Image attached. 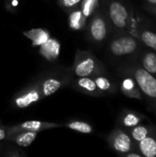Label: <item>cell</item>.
I'll return each instance as SVG.
<instances>
[{"mask_svg":"<svg viewBox=\"0 0 156 157\" xmlns=\"http://www.w3.org/2000/svg\"><path fill=\"white\" fill-rule=\"evenodd\" d=\"M138 119L133 114H128L124 119V123L127 126H134L138 123Z\"/></svg>","mask_w":156,"mask_h":157,"instance_id":"7402d4cb","label":"cell"},{"mask_svg":"<svg viewBox=\"0 0 156 157\" xmlns=\"http://www.w3.org/2000/svg\"><path fill=\"white\" fill-rule=\"evenodd\" d=\"M148 2H150L151 4H155L156 5V0H148Z\"/></svg>","mask_w":156,"mask_h":157,"instance_id":"484cf974","label":"cell"},{"mask_svg":"<svg viewBox=\"0 0 156 157\" xmlns=\"http://www.w3.org/2000/svg\"><path fill=\"white\" fill-rule=\"evenodd\" d=\"M81 0H63V4L66 6H73L74 5H76L77 3H79Z\"/></svg>","mask_w":156,"mask_h":157,"instance_id":"603a6c76","label":"cell"},{"mask_svg":"<svg viewBox=\"0 0 156 157\" xmlns=\"http://www.w3.org/2000/svg\"><path fill=\"white\" fill-rule=\"evenodd\" d=\"M137 46V41L132 37H121L112 41L110 50L113 54L122 56L135 52Z\"/></svg>","mask_w":156,"mask_h":157,"instance_id":"7a4b0ae2","label":"cell"},{"mask_svg":"<svg viewBox=\"0 0 156 157\" xmlns=\"http://www.w3.org/2000/svg\"><path fill=\"white\" fill-rule=\"evenodd\" d=\"M141 38L145 45L156 51V33L149 30H144L143 31Z\"/></svg>","mask_w":156,"mask_h":157,"instance_id":"9a60e30c","label":"cell"},{"mask_svg":"<svg viewBox=\"0 0 156 157\" xmlns=\"http://www.w3.org/2000/svg\"><path fill=\"white\" fill-rule=\"evenodd\" d=\"M143 69L150 74L156 73V54L154 52H147L142 61Z\"/></svg>","mask_w":156,"mask_h":157,"instance_id":"8fae6325","label":"cell"},{"mask_svg":"<svg viewBox=\"0 0 156 157\" xmlns=\"http://www.w3.org/2000/svg\"><path fill=\"white\" fill-rule=\"evenodd\" d=\"M36 135H37V132L34 131H29L27 132H23L16 138V143L17 144L22 147L29 146L33 143V141L36 138Z\"/></svg>","mask_w":156,"mask_h":157,"instance_id":"7c38bea8","label":"cell"},{"mask_svg":"<svg viewBox=\"0 0 156 157\" xmlns=\"http://www.w3.org/2000/svg\"><path fill=\"white\" fill-rule=\"evenodd\" d=\"M61 86V82L56 79H48L43 83L42 91L45 96H51L55 93Z\"/></svg>","mask_w":156,"mask_h":157,"instance_id":"4fadbf2b","label":"cell"},{"mask_svg":"<svg viewBox=\"0 0 156 157\" xmlns=\"http://www.w3.org/2000/svg\"><path fill=\"white\" fill-rule=\"evenodd\" d=\"M95 66H96V63L93 58L84 57L76 63L74 71H75L76 75L78 76H81V77L88 76L95 70Z\"/></svg>","mask_w":156,"mask_h":157,"instance_id":"277c9868","label":"cell"},{"mask_svg":"<svg viewBox=\"0 0 156 157\" xmlns=\"http://www.w3.org/2000/svg\"><path fill=\"white\" fill-rule=\"evenodd\" d=\"M139 147L142 155L145 157L156 156V140L154 138L146 136L140 141Z\"/></svg>","mask_w":156,"mask_h":157,"instance_id":"9c48e42d","label":"cell"},{"mask_svg":"<svg viewBox=\"0 0 156 157\" xmlns=\"http://www.w3.org/2000/svg\"><path fill=\"white\" fill-rule=\"evenodd\" d=\"M5 136H6V132H5V131L0 129V141H1V140H3V139L5 138Z\"/></svg>","mask_w":156,"mask_h":157,"instance_id":"cb8c5ba5","label":"cell"},{"mask_svg":"<svg viewBox=\"0 0 156 157\" xmlns=\"http://www.w3.org/2000/svg\"><path fill=\"white\" fill-rule=\"evenodd\" d=\"M127 156L128 157H141L142 155H139V154H129V155H127Z\"/></svg>","mask_w":156,"mask_h":157,"instance_id":"d4e9b609","label":"cell"},{"mask_svg":"<svg viewBox=\"0 0 156 157\" xmlns=\"http://www.w3.org/2000/svg\"><path fill=\"white\" fill-rule=\"evenodd\" d=\"M109 16L113 24L120 29L127 26V19L129 17L126 7L120 2L114 1L109 6Z\"/></svg>","mask_w":156,"mask_h":157,"instance_id":"3957f363","label":"cell"},{"mask_svg":"<svg viewBox=\"0 0 156 157\" xmlns=\"http://www.w3.org/2000/svg\"><path fill=\"white\" fill-rule=\"evenodd\" d=\"M113 147L117 152L122 154L128 153L131 149V138L124 132L119 133L113 140Z\"/></svg>","mask_w":156,"mask_h":157,"instance_id":"8992f818","label":"cell"},{"mask_svg":"<svg viewBox=\"0 0 156 157\" xmlns=\"http://www.w3.org/2000/svg\"><path fill=\"white\" fill-rule=\"evenodd\" d=\"M97 87L100 88L101 90H108L110 86L108 80L105 77H97L95 81Z\"/></svg>","mask_w":156,"mask_h":157,"instance_id":"ffe728a7","label":"cell"},{"mask_svg":"<svg viewBox=\"0 0 156 157\" xmlns=\"http://www.w3.org/2000/svg\"><path fill=\"white\" fill-rule=\"evenodd\" d=\"M41 46L40 52L48 59H54L58 56L60 52V44L53 39H49L46 42H44Z\"/></svg>","mask_w":156,"mask_h":157,"instance_id":"52a82bcc","label":"cell"},{"mask_svg":"<svg viewBox=\"0 0 156 157\" xmlns=\"http://www.w3.org/2000/svg\"><path fill=\"white\" fill-rule=\"evenodd\" d=\"M90 30H91L92 37L96 40L97 41L103 40L107 35V27L103 18H101L100 17H95L91 23Z\"/></svg>","mask_w":156,"mask_h":157,"instance_id":"5b68a950","label":"cell"},{"mask_svg":"<svg viewBox=\"0 0 156 157\" xmlns=\"http://www.w3.org/2000/svg\"><path fill=\"white\" fill-rule=\"evenodd\" d=\"M135 80L142 91L149 98H156V78L144 69L136 70Z\"/></svg>","mask_w":156,"mask_h":157,"instance_id":"6da1fadb","label":"cell"},{"mask_svg":"<svg viewBox=\"0 0 156 157\" xmlns=\"http://www.w3.org/2000/svg\"><path fill=\"white\" fill-rule=\"evenodd\" d=\"M57 126L56 124H47V123H42L40 121H26L24 123L21 124V128L24 130H28V131H34L37 132L42 128H46V127H54Z\"/></svg>","mask_w":156,"mask_h":157,"instance_id":"5bb4252c","label":"cell"},{"mask_svg":"<svg viewBox=\"0 0 156 157\" xmlns=\"http://www.w3.org/2000/svg\"><path fill=\"white\" fill-rule=\"evenodd\" d=\"M131 135L135 141L140 142L148 135V130L144 126H137L132 130Z\"/></svg>","mask_w":156,"mask_h":157,"instance_id":"e0dca14e","label":"cell"},{"mask_svg":"<svg viewBox=\"0 0 156 157\" xmlns=\"http://www.w3.org/2000/svg\"><path fill=\"white\" fill-rule=\"evenodd\" d=\"M97 0H84V5H83V13L86 17L91 14L93 11L94 6H96Z\"/></svg>","mask_w":156,"mask_h":157,"instance_id":"d6986e66","label":"cell"},{"mask_svg":"<svg viewBox=\"0 0 156 157\" xmlns=\"http://www.w3.org/2000/svg\"><path fill=\"white\" fill-rule=\"evenodd\" d=\"M68 127L72 130L83 132V133H90L92 132V127L86 123V122H82V121H74L71 122Z\"/></svg>","mask_w":156,"mask_h":157,"instance_id":"2e32d148","label":"cell"},{"mask_svg":"<svg viewBox=\"0 0 156 157\" xmlns=\"http://www.w3.org/2000/svg\"><path fill=\"white\" fill-rule=\"evenodd\" d=\"M78 85L83 87L84 89L87 90V91H95L97 89V85L96 83L89 79V78H86V77H82L81 79H79L78 81Z\"/></svg>","mask_w":156,"mask_h":157,"instance_id":"ac0fdd59","label":"cell"},{"mask_svg":"<svg viewBox=\"0 0 156 157\" xmlns=\"http://www.w3.org/2000/svg\"><path fill=\"white\" fill-rule=\"evenodd\" d=\"M40 99V94L36 90H30L29 92L16 98L15 103L18 108H27L30 104L38 101Z\"/></svg>","mask_w":156,"mask_h":157,"instance_id":"30bf717a","label":"cell"},{"mask_svg":"<svg viewBox=\"0 0 156 157\" xmlns=\"http://www.w3.org/2000/svg\"><path fill=\"white\" fill-rule=\"evenodd\" d=\"M24 35L30 39L32 40L33 45L40 46L44 42H46L50 39V35L46 30H43L41 29H34L29 31L24 32Z\"/></svg>","mask_w":156,"mask_h":157,"instance_id":"ba28073f","label":"cell"},{"mask_svg":"<svg viewBox=\"0 0 156 157\" xmlns=\"http://www.w3.org/2000/svg\"><path fill=\"white\" fill-rule=\"evenodd\" d=\"M80 20H81V13L75 12L71 16V26L72 28L78 29L80 27Z\"/></svg>","mask_w":156,"mask_h":157,"instance_id":"44dd1931","label":"cell"}]
</instances>
